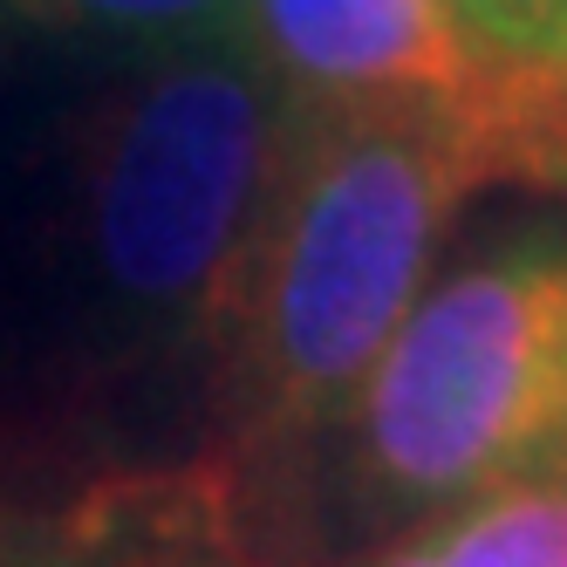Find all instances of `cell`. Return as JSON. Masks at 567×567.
<instances>
[{"instance_id": "1", "label": "cell", "mask_w": 567, "mask_h": 567, "mask_svg": "<svg viewBox=\"0 0 567 567\" xmlns=\"http://www.w3.org/2000/svg\"><path fill=\"white\" fill-rule=\"evenodd\" d=\"M499 185L478 116L437 103H295L260 219L213 321V370L247 444L349 424L465 198Z\"/></svg>"}, {"instance_id": "2", "label": "cell", "mask_w": 567, "mask_h": 567, "mask_svg": "<svg viewBox=\"0 0 567 567\" xmlns=\"http://www.w3.org/2000/svg\"><path fill=\"white\" fill-rule=\"evenodd\" d=\"M247 28L137 55L69 137V260L110 329L213 342L288 137Z\"/></svg>"}, {"instance_id": "3", "label": "cell", "mask_w": 567, "mask_h": 567, "mask_svg": "<svg viewBox=\"0 0 567 567\" xmlns=\"http://www.w3.org/2000/svg\"><path fill=\"white\" fill-rule=\"evenodd\" d=\"M355 472L431 519L567 478V233H513L417 295L362 383Z\"/></svg>"}, {"instance_id": "4", "label": "cell", "mask_w": 567, "mask_h": 567, "mask_svg": "<svg viewBox=\"0 0 567 567\" xmlns=\"http://www.w3.org/2000/svg\"><path fill=\"white\" fill-rule=\"evenodd\" d=\"M239 28L288 103H437L493 137L506 83L452 0H247Z\"/></svg>"}, {"instance_id": "5", "label": "cell", "mask_w": 567, "mask_h": 567, "mask_svg": "<svg viewBox=\"0 0 567 567\" xmlns=\"http://www.w3.org/2000/svg\"><path fill=\"white\" fill-rule=\"evenodd\" d=\"M239 8L247 0H0V28L157 55V49L206 42V34H233Z\"/></svg>"}, {"instance_id": "6", "label": "cell", "mask_w": 567, "mask_h": 567, "mask_svg": "<svg viewBox=\"0 0 567 567\" xmlns=\"http://www.w3.org/2000/svg\"><path fill=\"white\" fill-rule=\"evenodd\" d=\"M499 83L567 90V0H452Z\"/></svg>"}, {"instance_id": "7", "label": "cell", "mask_w": 567, "mask_h": 567, "mask_svg": "<svg viewBox=\"0 0 567 567\" xmlns=\"http://www.w3.org/2000/svg\"><path fill=\"white\" fill-rule=\"evenodd\" d=\"M499 178L567 198V90H526L499 131Z\"/></svg>"}, {"instance_id": "8", "label": "cell", "mask_w": 567, "mask_h": 567, "mask_svg": "<svg viewBox=\"0 0 567 567\" xmlns=\"http://www.w3.org/2000/svg\"><path fill=\"white\" fill-rule=\"evenodd\" d=\"M55 534H62V513H34L0 485V567H49Z\"/></svg>"}]
</instances>
